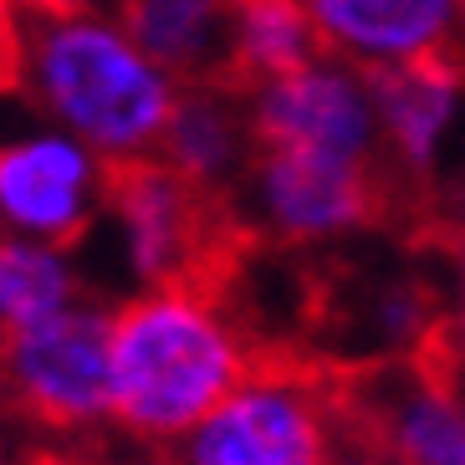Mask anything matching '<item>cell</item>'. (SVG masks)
Listing matches in <instances>:
<instances>
[{"label":"cell","instance_id":"obj_7","mask_svg":"<svg viewBox=\"0 0 465 465\" xmlns=\"http://www.w3.org/2000/svg\"><path fill=\"white\" fill-rule=\"evenodd\" d=\"M0 404L56 435H87L108 424V307L77 302L31 328L0 332Z\"/></svg>","mask_w":465,"mask_h":465},{"label":"cell","instance_id":"obj_2","mask_svg":"<svg viewBox=\"0 0 465 465\" xmlns=\"http://www.w3.org/2000/svg\"><path fill=\"white\" fill-rule=\"evenodd\" d=\"M11 93H26L56 134L77 138L113 169L153 159L179 83L128 42L118 21L87 5H62L21 15Z\"/></svg>","mask_w":465,"mask_h":465},{"label":"cell","instance_id":"obj_9","mask_svg":"<svg viewBox=\"0 0 465 465\" xmlns=\"http://www.w3.org/2000/svg\"><path fill=\"white\" fill-rule=\"evenodd\" d=\"M103 184L108 164L56 128L0 143V225L11 235L67 251L103 215Z\"/></svg>","mask_w":465,"mask_h":465},{"label":"cell","instance_id":"obj_8","mask_svg":"<svg viewBox=\"0 0 465 465\" xmlns=\"http://www.w3.org/2000/svg\"><path fill=\"white\" fill-rule=\"evenodd\" d=\"M235 93L246 103L256 149H297V153L353 159V164H379L369 72L348 67L338 56H312L287 77L235 87Z\"/></svg>","mask_w":465,"mask_h":465},{"label":"cell","instance_id":"obj_18","mask_svg":"<svg viewBox=\"0 0 465 465\" xmlns=\"http://www.w3.org/2000/svg\"><path fill=\"white\" fill-rule=\"evenodd\" d=\"M11 5L26 15V11H62V5H83V0H11Z\"/></svg>","mask_w":465,"mask_h":465},{"label":"cell","instance_id":"obj_5","mask_svg":"<svg viewBox=\"0 0 465 465\" xmlns=\"http://www.w3.org/2000/svg\"><path fill=\"white\" fill-rule=\"evenodd\" d=\"M455 348L424 338L414 353L358 363L338 373L342 430L383 465H465V410Z\"/></svg>","mask_w":465,"mask_h":465},{"label":"cell","instance_id":"obj_14","mask_svg":"<svg viewBox=\"0 0 465 465\" xmlns=\"http://www.w3.org/2000/svg\"><path fill=\"white\" fill-rule=\"evenodd\" d=\"M312 56H322V46L297 0H231V87L287 77Z\"/></svg>","mask_w":465,"mask_h":465},{"label":"cell","instance_id":"obj_3","mask_svg":"<svg viewBox=\"0 0 465 465\" xmlns=\"http://www.w3.org/2000/svg\"><path fill=\"white\" fill-rule=\"evenodd\" d=\"M338 435V373L272 353L179 440L174 465H322Z\"/></svg>","mask_w":465,"mask_h":465},{"label":"cell","instance_id":"obj_20","mask_svg":"<svg viewBox=\"0 0 465 465\" xmlns=\"http://www.w3.org/2000/svg\"><path fill=\"white\" fill-rule=\"evenodd\" d=\"M0 465H11V460H5V455H0Z\"/></svg>","mask_w":465,"mask_h":465},{"label":"cell","instance_id":"obj_15","mask_svg":"<svg viewBox=\"0 0 465 465\" xmlns=\"http://www.w3.org/2000/svg\"><path fill=\"white\" fill-rule=\"evenodd\" d=\"M77 302H83V276L67 251L0 231V332L31 328Z\"/></svg>","mask_w":465,"mask_h":465},{"label":"cell","instance_id":"obj_12","mask_svg":"<svg viewBox=\"0 0 465 465\" xmlns=\"http://www.w3.org/2000/svg\"><path fill=\"white\" fill-rule=\"evenodd\" d=\"M251 124H246V103L231 83H190L179 87L169 124L159 134L153 159L164 169H174L184 184H194L210 200L235 205V190L251 169Z\"/></svg>","mask_w":465,"mask_h":465},{"label":"cell","instance_id":"obj_11","mask_svg":"<svg viewBox=\"0 0 465 465\" xmlns=\"http://www.w3.org/2000/svg\"><path fill=\"white\" fill-rule=\"evenodd\" d=\"M369 93L379 124V164L394 194L399 184H430L460 103V56L369 72Z\"/></svg>","mask_w":465,"mask_h":465},{"label":"cell","instance_id":"obj_17","mask_svg":"<svg viewBox=\"0 0 465 465\" xmlns=\"http://www.w3.org/2000/svg\"><path fill=\"white\" fill-rule=\"evenodd\" d=\"M322 465H383V460L369 450V445H363V440H353L348 430H342V435H338V445H332V455H328Z\"/></svg>","mask_w":465,"mask_h":465},{"label":"cell","instance_id":"obj_4","mask_svg":"<svg viewBox=\"0 0 465 465\" xmlns=\"http://www.w3.org/2000/svg\"><path fill=\"white\" fill-rule=\"evenodd\" d=\"M103 210L118 225L128 272L143 292L184 282L220 287V276L235 266V251L246 241L235 205L200 194L159 159L113 164L103 184Z\"/></svg>","mask_w":465,"mask_h":465},{"label":"cell","instance_id":"obj_10","mask_svg":"<svg viewBox=\"0 0 465 465\" xmlns=\"http://www.w3.org/2000/svg\"><path fill=\"white\" fill-rule=\"evenodd\" d=\"M322 56L358 72L460 56L465 0H297Z\"/></svg>","mask_w":465,"mask_h":465},{"label":"cell","instance_id":"obj_6","mask_svg":"<svg viewBox=\"0 0 465 465\" xmlns=\"http://www.w3.org/2000/svg\"><path fill=\"white\" fill-rule=\"evenodd\" d=\"M241 225L282 246H322L394 215L399 194L379 164L297 149H256L241 179Z\"/></svg>","mask_w":465,"mask_h":465},{"label":"cell","instance_id":"obj_13","mask_svg":"<svg viewBox=\"0 0 465 465\" xmlns=\"http://www.w3.org/2000/svg\"><path fill=\"white\" fill-rule=\"evenodd\" d=\"M118 26L179 87L231 72V0H124Z\"/></svg>","mask_w":465,"mask_h":465},{"label":"cell","instance_id":"obj_16","mask_svg":"<svg viewBox=\"0 0 465 465\" xmlns=\"http://www.w3.org/2000/svg\"><path fill=\"white\" fill-rule=\"evenodd\" d=\"M15 46H21V11L0 0V93L15 87Z\"/></svg>","mask_w":465,"mask_h":465},{"label":"cell","instance_id":"obj_1","mask_svg":"<svg viewBox=\"0 0 465 465\" xmlns=\"http://www.w3.org/2000/svg\"><path fill=\"white\" fill-rule=\"evenodd\" d=\"M272 348L225 307L220 287H149L108 312L113 424L143 445H179Z\"/></svg>","mask_w":465,"mask_h":465},{"label":"cell","instance_id":"obj_19","mask_svg":"<svg viewBox=\"0 0 465 465\" xmlns=\"http://www.w3.org/2000/svg\"><path fill=\"white\" fill-rule=\"evenodd\" d=\"M36 465H77V460H36ZM149 465H169V460H149Z\"/></svg>","mask_w":465,"mask_h":465}]
</instances>
